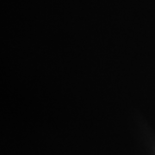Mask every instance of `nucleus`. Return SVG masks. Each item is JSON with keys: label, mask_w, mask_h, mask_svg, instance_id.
I'll use <instances>...</instances> for the list:
<instances>
[]
</instances>
